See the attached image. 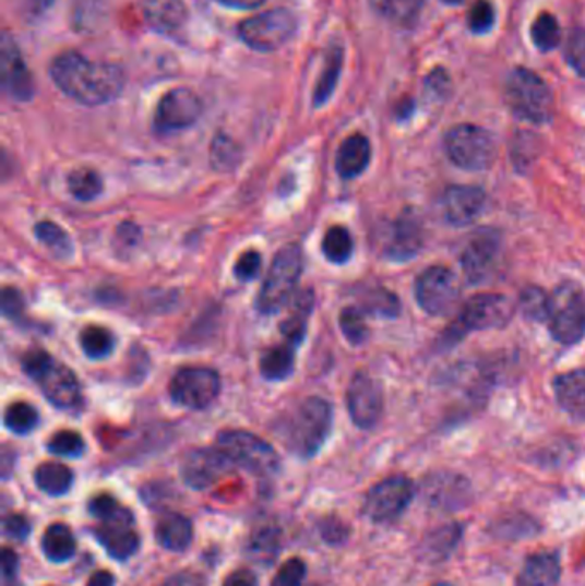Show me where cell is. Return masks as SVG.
<instances>
[{"label": "cell", "mask_w": 585, "mask_h": 586, "mask_svg": "<svg viewBox=\"0 0 585 586\" xmlns=\"http://www.w3.org/2000/svg\"><path fill=\"white\" fill-rule=\"evenodd\" d=\"M50 77L64 95L88 107L116 100L126 86V74L121 65L93 62L76 52L57 57L50 68Z\"/></svg>", "instance_id": "obj_1"}, {"label": "cell", "mask_w": 585, "mask_h": 586, "mask_svg": "<svg viewBox=\"0 0 585 586\" xmlns=\"http://www.w3.org/2000/svg\"><path fill=\"white\" fill-rule=\"evenodd\" d=\"M69 192L80 201H92L100 194L104 182L92 168H77L68 179Z\"/></svg>", "instance_id": "obj_40"}, {"label": "cell", "mask_w": 585, "mask_h": 586, "mask_svg": "<svg viewBox=\"0 0 585 586\" xmlns=\"http://www.w3.org/2000/svg\"><path fill=\"white\" fill-rule=\"evenodd\" d=\"M515 312L512 300L498 294H481L464 303L457 318L441 333L440 347L452 348L470 332L506 326Z\"/></svg>", "instance_id": "obj_2"}, {"label": "cell", "mask_w": 585, "mask_h": 586, "mask_svg": "<svg viewBox=\"0 0 585 586\" xmlns=\"http://www.w3.org/2000/svg\"><path fill=\"white\" fill-rule=\"evenodd\" d=\"M553 390L561 410L573 419L585 420V369H573L557 375Z\"/></svg>", "instance_id": "obj_25"}, {"label": "cell", "mask_w": 585, "mask_h": 586, "mask_svg": "<svg viewBox=\"0 0 585 586\" xmlns=\"http://www.w3.org/2000/svg\"><path fill=\"white\" fill-rule=\"evenodd\" d=\"M449 76L443 69H437V71L429 74L428 80H426V86H428L429 92L433 93L434 96H441L445 98L446 93H449Z\"/></svg>", "instance_id": "obj_55"}, {"label": "cell", "mask_w": 585, "mask_h": 586, "mask_svg": "<svg viewBox=\"0 0 585 586\" xmlns=\"http://www.w3.org/2000/svg\"><path fill=\"white\" fill-rule=\"evenodd\" d=\"M530 36H533L534 45L541 52H551V50H554L561 40V29L557 17L551 16L549 12L539 14L533 23Z\"/></svg>", "instance_id": "obj_39"}, {"label": "cell", "mask_w": 585, "mask_h": 586, "mask_svg": "<svg viewBox=\"0 0 585 586\" xmlns=\"http://www.w3.org/2000/svg\"><path fill=\"white\" fill-rule=\"evenodd\" d=\"M500 234L491 228L479 230L470 237L461 255L462 270L469 284H485L497 270L500 255Z\"/></svg>", "instance_id": "obj_16"}, {"label": "cell", "mask_w": 585, "mask_h": 586, "mask_svg": "<svg viewBox=\"0 0 585 586\" xmlns=\"http://www.w3.org/2000/svg\"><path fill=\"white\" fill-rule=\"evenodd\" d=\"M332 427V408L321 398H308L292 415L285 443L301 458H311L325 444Z\"/></svg>", "instance_id": "obj_5"}, {"label": "cell", "mask_w": 585, "mask_h": 586, "mask_svg": "<svg viewBox=\"0 0 585 586\" xmlns=\"http://www.w3.org/2000/svg\"><path fill=\"white\" fill-rule=\"evenodd\" d=\"M342 62H344V53L342 48L335 47L330 50L326 56L325 65L321 71L320 80H318L317 88H314L313 101L314 107H321V105L329 101L332 93L335 92L338 77H341Z\"/></svg>", "instance_id": "obj_34"}, {"label": "cell", "mask_w": 585, "mask_h": 586, "mask_svg": "<svg viewBox=\"0 0 585 586\" xmlns=\"http://www.w3.org/2000/svg\"><path fill=\"white\" fill-rule=\"evenodd\" d=\"M306 578V564L301 559H290L278 570L272 586H301Z\"/></svg>", "instance_id": "obj_48"}, {"label": "cell", "mask_w": 585, "mask_h": 586, "mask_svg": "<svg viewBox=\"0 0 585 586\" xmlns=\"http://www.w3.org/2000/svg\"><path fill=\"white\" fill-rule=\"evenodd\" d=\"M369 312H374L378 315H385V318H395L401 312V303H398L397 297L390 294L386 290H378L371 294L368 302Z\"/></svg>", "instance_id": "obj_49"}, {"label": "cell", "mask_w": 585, "mask_h": 586, "mask_svg": "<svg viewBox=\"0 0 585 586\" xmlns=\"http://www.w3.org/2000/svg\"><path fill=\"white\" fill-rule=\"evenodd\" d=\"M494 20H497L494 8L489 0H477L467 17L470 32L476 35H486L489 29L493 28Z\"/></svg>", "instance_id": "obj_46"}, {"label": "cell", "mask_w": 585, "mask_h": 586, "mask_svg": "<svg viewBox=\"0 0 585 586\" xmlns=\"http://www.w3.org/2000/svg\"><path fill=\"white\" fill-rule=\"evenodd\" d=\"M97 519L100 525L95 530V537L109 555L117 561H126L138 551L140 535L134 528L133 513L128 507L116 501Z\"/></svg>", "instance_id": "obj_12"}, {"label": "cell", "mask_w": 585, "mask_h": 586, "mask_svg": "<svg viewBox=\"0 0 585 586\" xmlns=\"http://www.w3.org/2000/svg\"><path fill=\"white\" fill-rule=\"evenodd\" d=\"M565 57L570 68L577 72L578 76L585 77V29L577 28L570 33Z\"/></svg>", "instance_id": "obj_47"}, {"label": "cell", "mask_w": 585, "mask_h": 586, "mask_svg": "<svg viewBox=\"0 0 585 586\" xmlns=\"http://www.w3.org/2000/svg\"><path fill=\"white\" fill-rule=\"evenodd\" d=\"M297 20L287 9H273L242 21L241 40L256 52H275L292 38Z\"/></svg>", "instance_id": "obj_10"}, {"label": "cell", "mask_w": 585, "mask_h": 586, "mask_svg": "<svg viewBox=\"0 0 585 586\" xmlns=\"http://www.w3.org/2000/svg\"><path fill=\"white\" fill-rule=\"evenodd\" d=\"M52 4L53 0H25V11L29 16H40Z\"/></svg>", "instance_id": "obj_60"}, {"label": "cell", "mask_w": 585, "mask_h": 586, "mask_svg": "<svg viewBox=\"0 0 585 586\" xmlns=\"http://www.w3.org/2000/svg\"><path fill=\"white\" fill-rule=\"evenodd\" d=\"M217 447L229 456L236 467L246 468L254 475L277 474L280 458L266 441L246 431H224L218 434Z\"/></svg>", "instance_id": "obj_9"}, {"label": "cell", "mask_w": 585, "mask_h": 586, "mask_svg": "<svg viewBox=\"0 0 585 586\" xmlns=\"http://www.w3.org/2000/svg\"><path fill=\"white\" fill-rule=\"evenodd\" d=\"M277 535L275 530L260 531L253 542L254 551L260 555L275 554L277 552Z\"/></svg>", "instance_id": "obj_54"}, {"label": "cell", "mask_w": 585, "mask_h": 586, "mask_svg": "<svg viewBox=\"0 0 585 586\" xmlns=\"http://www.w3.org/2000/svg\"><path fill=\"white\" fill-rule=\"evenodd\" d=\"M505 101L513 116L530 124H548L553 119V93L529 69L517 68L510 72L505 81Z\"/></svg>", "instance_id": "obj_3"}, {"label": "cell", "mask_w": 585, "mask_h": 586, "mask_svg": "<svg viewBox=\"0 0 585 586\" xmlns=\"http://www.w3.org/2000/svg\"><path fill=\"white\" fill-rule=\"evenodd\" d=\"M140 8L146 23L160 33L181 29L189 16L182 0H140Z\"/></svg>", "instance_id": "obj_24"}, {"label": "cell", "mask_w": 585, "mask_h": 586, "mask_svg": "<svg viewBox=\"0 0 585 586\" xmlns=\"http://www.w3.org/2000/svg\"><path fill=\"white\" fill-rule=\"evenodd\" d=\"M445 152L450 162L462 170L481 172L493 165L497 143L486 129L461 124L446 132Z\"/></svg>", "instance_id": "obj_7"}, {"label": "cell", "mask_w": 585, "mask_h": 586, "mask_svg": "<svg viewBox=\"0 0 585 586\" xmlns=\"http://www.w3.org/2000/svg\"><path fill=\"white\" fill-rule=\"evenodd\" d=\"M35 234L45 248H49L53 254L68 255L71 252L68 234L59 225L52 222H40L35 228Z\"/></svg>", "instance_id": "obj_43"}, {"label": "cell", "mask_w": 585, "mask_h": 586, "mask_svg": "<svg viewBox=\"0 0 585 586\" xmlns=\"http://www.w3.org/2000/svg\"><path fill=\"white\" fill-rule=\"evenodd\" d=\"M341 327L345 338L353 345L365 344L368 338V324L361 309L347 308L341 314Z\"/></svg>", "instance_id": "obj_44"}, {"label": "cell", "mask_w": 585, "mask_h": 586, "mask_svg": "<svg viewBox=\"0 0 585 586\" xmlns=\"http://www.w3.org/2000/svg\"><path fill=\"white\" fill-rule=\"evenodd\" d=\"M241 160V150L234 143L230 137L218 134L212 144V164L213 167L222 172L232 170L236 165Z\"/></svg>", "instance_id": "obj_42"}, {"label": "cell", "mask_w": 585, "mask_h": 586, "mask_svg": "<svg viewBox=\"0 0 585 586\" xmlns=\"http://www.w3.org/2000/svg\"><path fill=\"white\" fill-rule=\"evenodd\" d=\"M17 566H20V561H17V554L11 549H4L2 551V559H0V567H2V576H4L5 583H14L17 575Z\"/></svg>", "instance_id": "obj_56"}, {"label": "cell", "mask_w": 585, "mask_h": 586, "mask_svg": "<svg viewBox=\"0 0 585 586\" xmlns=\"http://www.w3.org/2000/svg\"><path fill=\"white\" fill-rule=\"evenodd\" d=\"M486 192L474 186H452L443 192L441 207L446 222L453 227H465L481 216Z\"/></svg>", "instance_id": "obj_21"}, {"label": "cell", "mask_w": 585, "mask_h": 586, "mask_svg": "<svg viewBox=\"0 0 585 586\" xmlns=\"http://www.w3.org/2000/svg\"><path fill=\"white\" fill-rule=\"evenodd\" d=\"M29 531H32L29 522L23 515H9L4 519V534L8 535L9 539L23 542V540L28 539Z\"/></svg>", "instance_id": "obj_51"}, {"label": "cell", "mask_w": 585, "mask_h": 586, "mask_svg": "<svg viewBox=\"0 0 585 586\" xmlns=\"http://www.w3.org/2000/svg\"><path fill=\"white\" fill-rule=\"evenodd\" d=\"M220 393V378L208 368H184L177 371L170 381L174 402L191 410H201L212 405Z\"/></svg>", "instance_id": "obj_14"}, {"label": "cell", "mask_w": 585, "mask_h": 586, "mask_svg": "<svg viewBox=\"0 0 585 586\" xmlns=\"http://www.w3.org/2000/svg\"><path fill=\"white\" fill-rule=\"evenodd\" d=\"M294 351H296V345L290 344V342H285V344L266 350L260 360L261 374L265 375L266 380L272 381L287 378L292 372Z\"/></svg>", "instance_id": "obj_33"}, {"label": "cell", "mask_w": 585, "mask_h": 586, "mask_svg": "<svg viewBox=\"0 0 585 586\" xmlns=\"http://www.w3.org/2000/svg\"><path fill=\"white\" fill-rule=\"evenodd\" d=\"M222 586H258V579L251 571L237 570L224 579Z\"/></svg>", "instance_id": "obj_58"}, {"label": "cell", "mask_w": 585, "mask_h": 586, "mask_svg": "<svg viewBox=\"0 0 585 586\" xmlns=\"http://www.w3.org/2000/svg\"><path fill=\"white\" fill-rule=\"evenodd\" d=\"M2 81L14 100L26 101L33 95V77L16 44L9 36L2 41Z\"/></svg>", "instance_id": "obj_22"}, {"label": "cell", "mask_w": 585, "mask_h": 586, "mask_svg": "<svg viewBox=\"0 0 585 586\" xmlns=\"http://www.w3.org/2000/svg\"><path fill=\"white\" fill-rule=\"evenodd\" d=\"M425 243V224L416 210H404L390 228L385 254L389 260L404 263L419 254Z\"/></svg>", "instance_id": "obj_20"}, {"label": "cell", "mask_w": 585, "mask_h": 586, "mask_svg": "<svg viewBox=\"0 0 585 586\" xmlns=\"http://www.w3.org/2000/svg\"><path fill=\"white\" fill-rule=\"evenodd\" d=\"M215 2L225 5V8L249 11V9H256L265 4L266 0H215Z\"/></svg>", "instance_id": "obj_59"}, {"label": "cell", "mask_w": 585, "mask_h": 586, "mask_svg": "<svg viewBox=\"0 0 585 586\" xmlns=\"http://www.w3.org/2000/svg\"><path fill=\"white\" fill-rule=\"evenodd\" d=\"M41 551L52 563H65L76 552V539L64 523H53L41 539Z\"/></svg>", "instance_id": "obj_30"}, {"label": "cell", "mask_w": 585, "mask_h": 586, "mask_svg": "<svg viewBox=\"0 0 585 586\" xmlns=\"http://www.w3.org/2000/svg\"><path fill=\"white\" fill-rule=\"evenodd\" d=\"M49 451L57 456L77 458L85 453V441L74 431L57 432L50 438Z\"/></svg>", "instance_id": "obj_45"}, {"label": "cell", "mask_w": 585, "mask_h": 586, "mask_svg": "<svg viewBox=\"0 0 585 586\" xmlns=\"http://www.w3.org/2000/svg\"><path fill=\"white\" fill-rule=\"evenodd\" d=\"M5 427L14 434H29L37 429L40 417L37 408L32 407L29 403L16 402L9 405L4 415Z\"/></svg>", "instance_id": "obj_37"}, {"label": "cell", "mask_w": 585, "mask_h": 586, "mask_svg": "<svg viewBox=\"0 0 585 586\" xmlns=\"http://www.w3.org/2000/svg\"><path fill=\"white\" fill-rule=\"evenodd\" d=\"M539 531H541L539 522L522 511L501 513L489 525V534L493 535L494 539L506 540V542L529 539V537H536Z\"/></svg>", "instance_id": "obj_27"}, {"label": "cell", "mask_w": 585, "mask_h": 586, "mask_svg": "<svg viewBox=\"0 0 585 586\" xmlns=\"http://www.w3.org/2000/svg\"><path fill=\"white\" fill-rule=\"evenodd\" d=\"M431 586H453L452 583H449V582H438V583H434V585H431Z\"/></svg>", "instance_id": "obj_63"}, {"label": "cell", "mask_w": 585, "mask_h": 586, "mask_svg": "<svg viewBox=\"0 0 585 586\" xmlns=\"http://www.w3.org/2000/svg\"><path fill=\"white\" fill-rule=\"evenodd\" d=\"M114 583H116V579H114L112 573H109V571H97L89 578V582L86 583V586H114Z\"/></svg>", "instance_id": "obj_61"}, {"label": "cell", "mask_w": 585, "mask_h": 586, "mask_svg": "<svg viewBox=\"0 0 585 586\" xmlns=\"http://www.w3.org/2000/svg\"><path fill=\"white\" fill-rule=\"evenodd\" d=\"M416 487L404 475L381 480L369 489L362 504V513L373 523L397 522L413 503Z\"/></svg>", "instance_id": "obj_11"}, {"label": "cell", "mask_w": 585, "mask_h": 586, "mask_svg": "<svg viewBox=\"0 0 585 586\" xmlns=\"http://www.w3.org/2000/svg\"><path fill=\"white\" fill-rule=\"evenodd\" d=\"M80 344L86 357L93 360L105 359L109 357L114 350V335L109 330H105L104 326H86L80 335Z\"/></svg>", "instance_id": "obj_36"}, {"label": "cell", "mask_w": 585, "mask_h": 586, "mask_svg": "<svg viewBox=\"0 0 585 586\" xmlns=\"http://www.w3.org/2000/svg\"><path fill=\"white\" fill-rule=\"evenodd\" d=\"M369 2L380 16L398 26H413L425 5V0H369Z\"/></svg>", "instance_id": "obj_31"}, {"label": "cell", "mask_w": 585, "mask_h": 586, "mask_svg": "<svg viewBox=\"0 0 585 586\" xmlns=\"http://www.w3.org/2000/svg\"><path fill=\"white\" fill-rule=\"evenodd\" d=\"M369 160H371V144L368 137L353 134L341 144L335 167L342 179H356L368 168Z\"/></svg>", "instance_id": "obj_26"}, {"label": "cell", "mask_w": 585, "mask_h": 586, "mask_svg": "<svg viewBox=\"0 0 585 586\" xmlns=\"http://www.w3.org/2000/svg\"><path fill=\"white\" fill-rule=\"evenodd\" d=\"M462 535H464V527L457 522L445 523V525L434 528L433 531H429L425 542H422L426 561L429 563L446 561L461 543Z\"/></svg>", "instance_id": "obj_28"}, {"label": "cell", "mask_w": 585, "mask_h": 586, "mask_svg": "<svg viewBox=\"0 0 585 586\" xmlns=\"http://www.w3.org/2000/svg\"><path fill=\"white\" fill-rule=\"evenodd\" d=\"M347 407L353 422L361 429H373L383 414V391L368 372H357L347 390Z\"/></svg>", "instance_id": "obj_18"}, {"label": "cell", "mask_w": 585, "mask_h": 586, "mask_svg": "<svg viewBox=\"0 0 585 586\" xmlns=\"http://www.w3.org/2000/svg\"><path fill=\"white\" fill-rule=\"evenodd\" d=\"M236 467L229 456L222 453L218 447L213 450H196L186 456L182 463V479L186 486L196 491L220 482L225 475H229Z\"/></svg>", "instance_id": "obj_19"}, {"label": "cell", "mask_w": 585, "mask_h": 586, "mask_svg": "<svg viewBox=\"0 0 585 586\" xmlns=\"http://www.w3.org/2000/svg\"><path fill=\"white\" fill-rule=\"evenodd\" d=\"M426 506L441 513H453L467 507L473 499L469 480L453 471H434L422 483Z\"/></svg>", "instance_id": "obj_15"}, {"label": "cell", "mask_w": 585, "mask_h": 586, "mask_svg": "<svg viewBox=\"0 0 585 586\" xmlns=\"http://www.w3.org/2000/svg\"><path fill=\"white\" fill-rule=\"evenodd\" d=\"M162 586H206L205 578L196 573H177L170 576Z\"/></svg>", "instance_id": "obj_57"}, {"label": "cell", "mask_w": 585, "mask_h": 586, "mask_svg": "<svg viewBox=\"0 0 585 586\" xmlns=\"http://www.w3.org/2000/svg\"><path fill=\"white\" fill-rule=\"evenodd\" d=\"M155 535H157L158 543L167 551H186L193 540V525L184 515L167 513L158 519Z\"/></svg>", "instance_id": "obj_29"}, {"label": "cell", "mask_w": 585, "mask_h": 586, "mask_svg": "<svg viewBox=\"0 0 585 586\" xmlns=\"http://www.w3.org/2000/svg\"><path fill=\"white\" fill-rule=\"evenodd\" d=\"M313 299L311 296H305L299 299V302L294 306V311L289 318L282 324V332L285 335V342H290L292 345H299L305 338L306 324H308V315L311 312Z\"/></svg>", "instance_id": "obj_41"}, {"label": "cell", "mask_w": 585, "mask_h": 586, "mask_svg": "<svg viewBox=\"0 0 585 586\" xmlns=\"http://www.w3.org/2000/svg\"><path fill=\"white\" fill-rule=\"evenodd\" d=\"M549 333L565 347L577 345L585 336V290L565 282L551 294L548 315Z\"/></svg>", "instance_id": "obj_6"}, {"label": "cell", "mask_w": 585, "mask_h": 586, "mask_svg": "<svg viewBox=\"0 0 585 586\" xmlns=\"http://www.w3.org/2000/svg\"><path fill=\"white\" fill-rule=\"evenodd\" d=\"M549 303H551V296L539 287L524 288L518 299V308L525 320L534 321V323L548 321Z\"/></svg>", "instance_id": "obj_38"}, {"label": "cell", "mask_w": 585, "mask_h": 586, "mask_svg": "<svg viewBox=\"0 0 585 586\" xmlns=\"http://www.w3.org/2000/svg\"><path fill=\"white\" fill-rule=\"evenodd\" d=\"M323 539L329 543H342L347 539L349 530L338 518H329L323 523Z\"/></svg>", "instance_id": "obj_52"}, {"label": "cell", "mask_w": 585, "mask_h": 586, "mask_svg": "<svg viewBox=\"0 0 585 586\" xmlns=\"http://www.w3.org/2000/svg\"><path fill=\"white\" fill-rule=\"evenodd\" d=\"M203 113L200 96L191 89L177 88L162 96L153 124L160 132H176L196 124Z\"/></svg>", "instance_id": "obj_17"}, {"label": "cell", "mask_w": 585, "mask_h": 586, "mask_svg": "<svg viewBox=\"0 0 585 586\" xmlns=\"http://www.w3.org/2000/svg\"><path fill=\"white\" fill-rule=\"evenodd\" d=\"M302 272V252L299 246H285L275 255L265 284L261 287L258 308L265 314H273L284 306L296 290L297 282Z\"/></svg>", "instance_id": "obj_8"}, {"label": "cell", "mask_w": 585, "mask_h": 586, "mask_svg": "<svg viewBox=\"0 0 585 586\" xmlns=\"http://www.w3.org/2000/svg\"><path fill=\"white\" fill-rule=\"evenodd\" d=\"M23 369L40 386L45 398L59 408H74L81 402L76 375L64 363L57 362L44 350H32L23 357Z\"/></svg>", "instance_id": "obj_4"}, {"label": "cell", "mask_w": 585, "mask_h": 586, "mask_svg": "<svg viewBox=\"0 0 585 586\" xmlns=\"http://www.w3.org/2000/svg\"><path fill=\"white\" fill-rule=\"evenodd\" d=\"M23 299H21L20 291L14 288H4L2 291V311L8 318H17L23 311Z\"/></svg>", "instance_id": "obj_53"}, {"label": "cell", "mask_w": 585, "mask_h": 586, "mask_svg": "<svg viewBox=\"0 0 585 586\" xmlns=\"http://www.w3.org/2000/svg\"><path fill=\"white\" fill-rule=\"evenodd\" d=\"M323 252H325L326 260L333 264H344L350 260L354 251V240L349 230L344 227L329 228L325 237H323V243H321Z\"/></svg>", "instance_id": "obj_35"}, {"label": "cell", "mask_w": 585, "mask_h": 586, "mask_svg": "<svg viewBox=\"0 0 585 586\" xmlns=\"http://www.w3.org/2000/svg\"><path fill=\"white\" fill-rule=\"evenodd\" d=\"M441 2H445L446 5H461L464 0H441Z\"/></svg>", "instance_id": "obj_62"}, {"label": "cell", "mask_w": 585, "mask_h": 586, "mask_svg": "<svg viewBox=\"0 0 585 586\" xmlns=\"http://www.w3.org/2000/svg\"><path fill=\"white\" fill-rule=\"evenodd\" d=\"M416 300L419 308L429 315H443L458 299V279L445 266H431L416 279Z\"/></svg>", "instance_id": "obj_13"}, {"label": "cell", "mask_w": 585, "mask_h": 586, "mask_svg": "<svg viewBox=\"0 0 585 586\" xmlns=\"http://www.w3.org/2000/svg\"><path fill=\"white\" fill-rule=\"evenodd\" d=\"M35 483L45 494L64 495L73 486V471L61 463H44L35 470Z\"/></svg>", "instance_id": "obj_32"}, {"label": "cell", "mask_w": 585, "mask_h": 586, "mask_svg": "<svg viewBox=\"0 0 585 586\" xmlns=\"http://www.w3.org/2000/svg\"><path fill=\"white\" fill-rule=\"evenodd\" d=\"M260 267L261 255L256 251H246L236 261L234 273H236L237 278L241 279V282H248V279H253L260 273Z\"/></svg>", "instance_id": "obj_50"}, {"label": "cell", "mask_w": 585, "mask_h": 586, "mask_svg": "<svg viewBox=\"0 0 585 586\" xmlns=\"http://www.w3.org/2000/svg\"><path fill=\"white\" fill-rule=\"evenodd\" d=\"M560 578V554L557 551H537L525 559L515 586H557Z\"/></svg>", "instance_id": "obj_23"}]
</instances>
